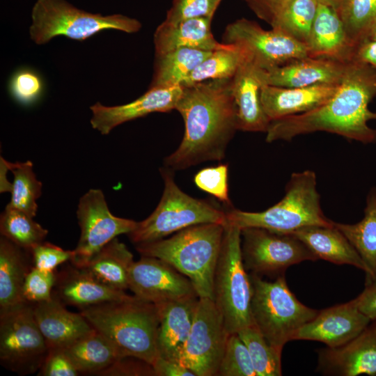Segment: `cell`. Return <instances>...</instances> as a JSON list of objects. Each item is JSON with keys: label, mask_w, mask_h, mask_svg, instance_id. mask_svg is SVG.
I'll return each mask as SVG.
<instances>
[{"label": "cell", "mask_w": 376, "mask_h": 376, "mask_svg": "<svg viewBox=\"0 0 376 376\" xmlns=\"http://www.w3.org/2000/svg\"><path fill=\"white\" fill-rule=\"evenodd\" d=\"M133 263V255L127 246L115 238L80 268L103 283L125 291L129 288V272Z\"/></svg>", "instance_id": "30"}, {"label": "cell", "mask_w": 376, "mask_h": 376, "mask_svg": "<svg viewBox=\"0 0 376 376\" xmlns=\"http://www.w3.org/2000/svg\"><path fill=\"white\" fill-rule=\"evenodd\" d=\"M211 53L210 51L184 47L155 56L154 72L149 88L181 86Z\"/></svg>", "instance_id": "31"}, {"label": "cell", "mask_w": 376, "mask_h": 376, "mask_svg": "<svg viewBox=\"0 0 376 376\" xmlns=\"http://www.w3.org/2000/svg\"><path fill=\"white\" fill-rule=\"evenodd\" d=\"M335 226L347 238L370 270L369 281L376 278V187L368 191L364 217L354 224L334 222Z\"/></svg>", "instance_id": "32"}, {"label": "cell", "mask_w": 376, "mask_h": 376, "mask_svg": "<svg viewBox=\"0 0 376 376\" xmlns=\"http://www.w3.org/2000/svg\"><path fill=\"white\" fill-rule=\"evenodd\" d=\"M223 38L225 43L241 47L248 58L264 70L308 56L304 44L274 29L265 30L246 18L229 24Z\"/></svg>", "instance_id": "14"}, {"label": "cell", "mask_w": 376, "mask_h": 376, "mask_svg": "<svg viewBox=\"0 0 376 376\" xmlns=\"http://www.w3.org/2000/svg\"><path fill=\"white\" fill-rule=\"evenodd\" d=\"M320 3L329 6L335 9L338 13L347 2V0H318Z\"/></svg>", "instance_id": "51"}, {"label": "cell", "mask_w": 376, "mask_h": 376, "mask_svg": "<svg viewBox=\"0 0 376 376\" xmlns=\"http://www.w3.org/2000/svg\"><path fill=\"white\" fill-rule=\"evenodd\" d=\"M226 222L240 229L258 227L282 234H291L309 226L334 225L322 212L316 175L311 170L293 173L283 198L268 209L252 212L232 207L226 210Z\"/></svg>", "instance_id": "5"}, {"label": "cell", "mask_w": 376, "mask_h": 376, "mask_svg": "<svg viewBox=\"0 0 376 376\" xmlns=\"http://www.w3.org/2000/svg\"><path fill=\"white\" fill-rule=\"evenodd\" d=\"M221 0H173L164 20L174 24L196 17L213 18Z\"/></svg>", "instance_id": "43"}, {"label": "cell", "mask_w": 376, "mask_h": 376, "mask_svg": "<svg viewBox=\"0 0 376 376\" xmlns=\"http://www.w3.org/2000/svg\"><path fill=\"white\" fill-rule=\"evenodd\" d=\"M354 300L363 314L371 320H376V278L366 281L364 290Z\"/></svg>", "instance_id": "48"}, {"label": "cell", "mask_w": 376, "mask_h": 376, "mask_svg": "<svg viewBox=\"0 0 376 376\" xmlns=\"http://www.w3.org/2000/svg\"><path fill=\"white\" fill-rule=\"evenodd\" d=\"M198 299V296H190L157 304L159 310L158 357L180 363Z\"/></svg>", "instance_id": "23"}, {"label": "cell", "mask_w": 376, "mask_h": 376, "mask_svg": "<svg viewBox=\"0 0 376 376\" xmlns=\"http://www.w3.org/2000/svg\"><path fill=\"white\" fill-rule=\"evenodd\" d=\"M8 88L10 96L17 102L30 106L42 97L45 84L42 77L36 70L22 67L10 77Z\"/></svg>", "instance_id": "39"}, {"label": "cell", "mask_w": 376, "mask_h": 376, "mask_svg": "<svg viewBox=\"0 0 376 376\" xmlns=\"http://www.w3.org/2000/svg\"><path fill=\"white\" fill-rule=\"evenodd\" d=\"M368 39L376 40V24L374 26Z\"/></svg>", "instance_id": "52"}, {"label": "cell", "mask_w": 376, "mask_h": 376, "mask_svg": "<svg viewBox=\"0 0 376 376\" xmlns=\"http://www.w3.org/2000/svg\"><path fill=\"white\" fill-rule=\"evenodd\" d=\"M318 369L323 373L343 376L376 375V332L366 328L357 337L338 347L319 353Z\"/></svg>", "instance_id": "19"}, {"label": "cell", "mask_w": 376, "mask_h": 376, "mask_svg": "<svg viewBox=\"0 0 376 376\" xmlns=\"http://www.w3.org/2000/svg\"><path fill=\"white\" fill-rule=\"evenodd\" d=\"M182 93L181 86L149 88L135 100L121 105L105 106L97 102L90 107L92 127L103 135L130 120L154 112H168L175 109Z\"/></svg>", "instance_id": "17"}, {"label": "cell", "mask_w": 376, "mask_h": 376, "mask_svg": "<svg viewBox=\"0 0 376 376\" xmlns=\"http://www.w3.org/2000/svg\"><path fill=\"white\" fill-rule=\"evenodd\" d=\"M75 368L63 349H51L38 371L39 376H77Z\"/></svg>", "instance_id": "45"}, {"label": "cell", "mask_w": 376, "mask_h": 376, "mask_svg": "<svg viewBox=\"0 0 376 376\" xmlns=\"http://www.w3.org/2000/svg\"><path fill=\"white\" fill-rule=\"evenodd\" d=\"M113 375H155L152 365L141 361L139 363L125 361V357L102 373Z\"/></svg>", "instance_id": "46"}, {"label": "cell", "mask_w": 376, "mask_h": 376, "mask_svg": "<svg viewBox=\"0 0 376 376\" xmlns=\"http://www.w3.org/2000/svg\"><path fill=\"white\" fill-rule=\"evenodd\" d=\"M237 334L248 348L256 376L281 375L282 352L272 346L255 325Z\"/></svg>", "instance_id": "37"}, {"label": "cell", "mask_w": 376, "mask_h": 376, "mask_svg": "<svg viewBox=\"0 0 376 376\" xmlns=\"http://www.w3.org/2000/svg\"><path fill=\"white\" fill-rule=\"evenodd\" d=\"M376 96V69L355 58L347 62L334 95L318 107L303 113L271 121L266 141H290L315 132H327L365 144L376 142V129L368 123L376 120L369 104Z\"/></svg>", "instance_id": "1"}, {"label": "cell", "mask_w": 376, "mask_h": 376, "mask_svg": "<svg viewBox=\"0 0 376 376\" xmlns=\"http://www.w3.org/2000/svg\"><path fill=\"white\" fill-rule=\"evenodd\" d=\"M5 162L13 174V182L10 189V201L6 206L22 211L33 218L37 214V201L42 194V185L36 178L33 163L29 160L15 163L5 160Z\"/></svg>", "instance_id": "33"}, {"label": "cell", "mask_w": 376, "mask_h": 376, "mask_svg": "<svg viewBox=\"0 0 376 376\" xmlns=\"http://www.w3.org/2000/svg\"><path fill=\"white\" fill-rule=\"evenodd\" d=\"M338 14L356 49L361 42L369 38L376 24V0H347Z\"/></svg>", "instance_id": "38"}, {"label": "cell", "mask_w": 376, "mask_h": 376, "mask_svg": "<svg viewBox=\"0 0 376 376\" xmlns=\"http://www.w3.org/2000/svg\"><path fill=\"white\" fill-rule=\"evenodd\" d=\"M0 233L18 246L30 251L44 241L48 230L27 214L6 206L0 217Z\"/></svg>", "instance_id": "36"}, {"label": "cell", "mask_w": 376, "mask_h": 376, "mask_svg": "<svg viewBox=\"0 0 376 376\" xmlns=\"http://www.w3.org/2000/svg\"><path fill=\"white\" fill-rule=\"evenodd\" d=\"M29 253L34 267L47 271H54L61 264L71 261L74 256L73 250H65L44 241L33 246Z\"/></svg>", "instance_id": "44"}, {"label": "cell", "mask_w": 376, "mask_h": 376, "mask_svg": "<svg viewBox=\"0 0 376 376\" xmlns=\"http://www.w3.org/2000/svg\"><path fill=\"white\" fill-rule=\"evenodd\" d=\"M34 318L49 349H64L95 329L79 313L69 311L57 297L32 304Z\"/></svg>", "instance_id": "20"}, {"label": "cell", "mask_w": 376, "mask_h": 376, "mask_svg": "<svg viewBox=\"0 0 376 376\" xmlns=\"http://www.w3.org/2000/svg\"><path fill=\"white\" fill-rule=\"evenodd\" d=\"M54 271H47L36 267L28 273L23 286V297L26 302L37 304L50 300L52 290L56 284Z\"/></svg>", "instance_id": "42"}, {"label": "cell", "mask_w": 376, "mask_h": 376, "mask_svg": "<svg viewBox=\"0 0 376 376\" xmlns=\"http://www.w3.org/2000/svg\"><path fill=\"white\" fill-rule=\"evenodd\" d=\"M229 334L212 299L199 297L180 363L196 376H217Z\"/></svg>", "instance_id": "12"}, {"label": "cell", "mask_w": 376, "mask_h": 376, "mask_svg": "<svg viewBox=\"0 0 376 376\" xmlns=\"http://www.w3.org/2000/svg\"><path fill=\"white\" fill-rule=\"evenodd\" d=\"M346 63L332 59L308 56L267 70L261 69L260 76L263 84L281 87L338 85L344 76Z\"/></svg>", "instance_id": "18"}, {"label": "cell", "mask_w": 376, "mask_h": 376, "mask_svg": "<svg viewBox=\"0 0 376 376\" xmlns=\"http://www.w3.org/2000/svg\"><path fill=\"white\" fill-rule=\"evenodd\" d=\"M31 39L44 45L57 36L84 41L108 29L138 32L141 22L121 14L103 15L79 9L66 0H37L31 10Z\"/></svg>", "instance_id": "8"}, {"label": "cell", "mask_w": 376, "mask_h": 376, "mask_svg": "<svg viewBox=\"0 0 376 376\" xmlns=\"http://www.w3.org/2000/svg\"><path fill=\"white\" fill-rule=\"evenodd\" d=\"M373 329H375V331L376 332V325L375 327H373Z\"/></svg>", "instance_id": "53"}, {"label": "cell", "mask_w": 376, "mask_h": 376, "mask_svg": "<svg viewBox=\"0 0 376 376\" xmlns=\"http://www.w3.org/2000/svg\"><path fill=\"white\" fill-rule=\"evenodd\" d=\"M338 86L321 84L288 88L263 84L260 99L263 109L271 122L318 107L334 95Z\"/></svg>", "instance_id": "21"}, {"label": "cell", "mask_w": 376, "mask_h": 376, "mask_svg": "<svg viewBox=\"0 0 376 376\" xmlns=\"http://www.w3.org/2000/svg\"><path fill=\"white\" fill-rule=\"evenodd\" d=\"M306 47L309 57L343 63L353 59L355 52L338 13L322 3H319Z\"/></svg>", "instance_id": "24"}, {"label": "cell", "mask_w": 376, "mask_h": 376, "mask_svg": "<svg viewBox=\"0 0 376 376\" xmlns=\"http://www.w3.org/2000/svg\"><path fill=\"white\" fill-rule=\"evenodd\" d=\"M49 349L34 318L33 305L24 302L0 313V361L19 375L39 371Z\"/></svg>", "instance_id": "10"}, {"label": "cell", "mask_w": 376, "mask_h": 376, "mask_svg": "<svg viewBox=\"0 0 376 376\" xmlns=\"http://www.w3.org/2000/svg\"><path fill=\"white\" fill-rule=\"evenodd\" d=\"M261 19L269 24L290 0H244Z\"/></svg>", "instance_id": "47"}, {"label": "cell", "mask_w": 376, "mask_h": 376, "mask_svg": "<svg viewBox=\"0 0 376 376\" xmlns=\"http://www.w3.org/2000/svg\"><path fill=\"white\" fill-rule=\"evenodd\" d=\"M241 251L246 270L260 276L277 278L291 265L318 260L294 235L258 227L241 229Z\"/></svg>", "instance_id": "11"}, {"label": "cell", "mask_w": 376, "mask_h": 376, "mask_svg": "<svg viewBox=\"0 0 376 376\" xmlns=\"http://www.w3.org/2000/svg\"><path fill=\"white\" fill-rule=\"evenodd\" d=\"M252 283L251 313L254 325L267 341L282 350L318 311L301 304L289 289L284 275L267 281L249 273Z\"/></svg>", "instance_id": "7"}, {"label": "cell", "mask_w": 376, "mask_h": 376, "mask_svg": "<svg viewBox=\"0 0 376 376\" xmlns=\"http://www.w3.org/2000/svg\"><path fill=\"white\" fill-rule=\"evenodd\" d=\"M224 233V224H198L167 239L136 244V249L141 256L168 263L191 281L198 297L212 299L213 276Z\"/></svg>", "instance_id": "4"}, {"label": "cell", "mask_w": 376, "mask_h": 376, "mask_svg": "<svg viewBox=\"0 0 376 376\" xmlns=\"http://www.w3.org/2000/svg\"><path fill=\"white\" fill-rule=\"evenodd\" d=\"M182 87L175 109L184 120L185 134L179 147L164 159L165 166L172 170L221 160L238 130L231 79Z\"/></svg>", "instance_id": "2"}, {"label": "cell", "mask_w": 376, "mask_h": 376, "mask_svg": "<svg viewBox=\"0 0 376 376\" xmlns=\"http://www.w3.org/2000/svg\"><path fill=\"white\" fill-rule=\"evenodd\" d=\"M80 313L125 357H135L150 365L157 358V304L130 295L121 301L82 308Z\"/></svg>", "instance_id": "3"}, {"label": "cell", "mask_w": 376, "mask_h": 376, "mask_svg": "<svg viewBox=\"0 0 376 376\" xmlns=\"http://www.w3.org/2000/svg\"><path fill=\"white\" fill-rule=\"evenodd\" d=\"M217 376H256L248 348L237 333L228 336Z\"/></svg>", "instance_id": "40"}, {"label": "cell", "mask_w": 376, "mask_h": 376, "mask_svg": "<svg viewBox=\"0 0 376 376\" xmlns=\"http://www.w3.org/2000/svg\"><path fill=\"white\" fill-rule=\"evenodd\" d=\"M77 217L80 237L70 262L78 267L85 265L117 236L129 234L137 224L134 220L114 216L100 189H91L80 198Z\"/></svg>", "instance_id": "13"}, {"label": "cell", "mask_w": 376, "mask_h": 376, "mask_svg": "<svg viewBox=\"0 0 376 376\" xmlns=\"http://www.w3.org/2000/svg\"><path fill=\"white\" fill-rule=\"evenodd\" d=\"M252 283L241 251V229L226 222L213 276L212 301L229 334L254 325L251 313Z\"/></svg>", "instance_id": "6"}, {"label": "cell", "mask_w": 376, "mask_h": 376, "mask_svg": "<svg viewBox=\"0 0 376 376\" xmlns=\"http://www.w3.org/2000/svg\"><path fill=\"white\" fill-rule=\"evenodd\" d=\"M302 241L318 259L337 265H350L363 270L366 279L370 272L347 238L334 225L309 226L291 233Z\"/></svg>", "instance_id": "27"}, {"label": "cell", "mask_w": 376, "mask_h": 376, "mask_svg": "<svg viewBox=\"0 0 376 376\" xmlns=\"http://www.w3.org/2000/svg\"><path fill=\"white\" fill-rule=\"evenodd\" d=\"M79 373H102L125 357L95 329L63 349Z\"/></svg>", "instance_id": "29"}, {"label": "cell", "mask_w": 376, "mask_h": 376, "mask_svg": "<svg viewBox=\"0 0 376 376\" xmlns=\"http://www.w3.org/2000/svg\"><path fill=\"white\" fill-rule=\"evenodd\" d=\"M25 250L8 239L0 238V313L21 304L25 279L32 269Z\"/></svg>", "instance_id": "28"}, {"label": "cell", "mask_w": 376, "mask_h": 376, "mask_svg": "<svg viewBox=\"0 0 376 376\" xmlns=\"http://www.w3.org/2000/svg\"><path fill=\"white\" fill-rule=\"evenodd\" d=\"M129 289L138 298L155 304L198 296L186 276L159 258L144 256L130 267Z\"/></svg>", "instance_id": "15"}, {"label": "cell", "mask_w": 376, "mask_h": 376, "mask_svg": "<svg viewBox=\"0 0 376 376\" xmlns=\"http://www.w3.org/2000/svg\"><path fill=\"white\" fill-rule=\"evenodd\" d=\"M370 321L354 299L319 311L298 329L293 340L320 341L328 347H338L357 337Z\"/></svg>", "instance_id": "16"}, {"label": "cell", "mask_w": 376, "mask_h": 376, "mask_svg": "<svg viewBox=\"0 0 376 376\" xmlns=\"http://www.w3.org/2000/svg\"><path fill=\"white\" fill-rule=\"evenodd\" d=\"M319 3L318 0H290L271 23L272 29L306 45Z\"/></svg>", "instance_id": "34"}, {"label": "cell", "mask_w": 376, "mask_h": 376, "mask_svg": "<svg viewBox=\"0 0 376 376\" xmlns=\"http://www.w3.org/2000/svg\"><path fill=\"white\" fill-rule=\"evenodd\" d=\"M228 165L219 164L200 170L194 176V181L200 189L232 207L228 196Z\"/></svg>", "instance_id": "41"}, {"label": "cell", "mask_w": 376, "mask_h": 376, "mask_svg": "<svg viewBox=\"0 0 376 376\" xmlns=\"http://www.w3.org/2000/svg\"><path fill=\"white\" fill-rule=\"evenodd\" d=\"M155 376H196L181 363L157 357L152 365Z\"/></svg>", "instance_id": "49"}, {"label": "cell", "mask_w": 376, "mask_h": 376, "mask_svg": "<svg viewBox=\"0 0 376 376\" xmlns=\"http://www.w3.org/2000/svg\"><path fill=\"white\" fill-rule=\"evenodd\" d=\"M353 58L376 69V40L367 39L361 42L356 47Z\"/></svg>", "instance_id": "50"}, {"label": "cell", "mask_w": 376, "mask_h": 376, "mask_svg": "<svg viewBox=\"0 0 376 376\" xmlns=\"http://www.w3.org/2000/svg\"><path fill=\"white\" fill-rule=\"evenodd\" d=\"M160 171L164 183L161 200L152 213L127 234L131 242L136 245L157 241L198 224H226V210L182 191L169 169Z\"/></svg>", "instance_id": "9"}, {"label": "cell", "mask_w": 376, "mask_h": 376, "mask_svg": "<svg viewBox=\"0 0 376 376\" xmlns=\"http://www.w3.org/2000/svg\"><path fill=\"white\" fill-rule=\"evenodd\" d=\"M261 69L246 56L231 79L239 130L266 132L269 125L270 120L263 109L260 99L263 84Z\"/></svg>", "instance_id": "22"}, {"label": "cell", "mask_w": 376, "mask_h": 376, "mask_svg": "<svg viewBox=\"0 0 376 376\" xmlns=\"http://www.w3.org/2000/svg\"><path fill=\"white\" fill-rule=\"evenodd\" d=\"M210 17H196L170 24L164 21L154 33L155 56L179 48L215 51L228 48L229 43H221L211 31Z\"/></svg>", "instance_id": "26"}, {"label": "cell", "mask_w": 376, "mask_h": 376, "mask_svg": "<svg viewBox=\"0 0 376 376\" xmlns=\"http://www.w3.org/2000/svg\"><path fill=\"white\" fill-rule=\"evenodd\" d=\"M245 58L244 51L234 44L213 51L191 72L181 86L207 80L232 79Z\"/></svg>", "instance_id": "35"}, {"label": "cell", "mask_w": 376, "mask_h": 376, "mask_svg": "<svg viewBox=\"0 0 376 376\" xmlns=\"http://www.w3.org/2000/svg\"><path fill=\"white\" fill-rule=\"evenodd\" d=\"M56 292L62 302L81 309L92 306L125 299L130 295L113 288L72 265L56 275Z\"/></svg>", "instance_id": "25"}]
</instances>
